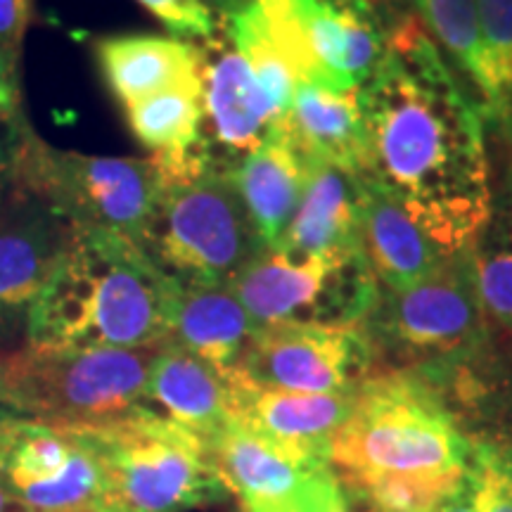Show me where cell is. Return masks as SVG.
<instances>
[{"mask_svg": "<svg viewBox=\"0 0 512 512\" xmlns=\"http://www.w3.org/2000/svg\"><path fill=\"white\" fill-rule=\"evenodd\" d=\"M361 100L368 178L399 197L446 256L470 252L491 219L482 114L418 10L384 29V55Z\"/></svg>", "mask_w": 512, "mask_h": 512, "instance_id": "1", "label": "cell"}, {"mask_svg": "<svg viewBox=\"0 0 512 512\" xmlns=\"http://www.w3.org/2000/svg\"><path fill=\"white\" fill-rule=\"evenodd\" d=\"M178 280L145 247L69 226L46 287L29 313L31 349H145L169 339Z\"/></svg>", "mask_w": 512, "mask_h": 512, "instance_id": "2", "label": "cell"}, {"mask_svg": "<svg viewBox=\"0 0 512 512\" xmlns=\"http://www.w3.org/2000/svg\"><path fill=\"white\" fill-rule=\"evenodd\" d=\"M472 444L434 392L415 377H366L347 420L332 434L330 467L351 494L382 482L456 491L470 472Z\"/></svg>", "mask_w": 512, "mask_h": 512, "instance_id": "3", "label": "cell"}, {"mask_svg": "<svg viewBox=\"0 0 512 512\" xmlns=\"http://www.w3.org/2000/svg\"><path fill=\"white\" fill-rule=\"evenodd\" d=\"M164 181L152 157L55 150L36 131L19 155L12 200H34L74 228L105 230L147 247Z\"/></svg>", "mask_w": 512, "mask_h": 512, "instance_id": "4", "label": "cell"}, {"mask_svg": "<svg viewBox=\"0 0 512 512\" xmlns=\"http://www.w3.org/2000/svg\"><path fill=\"white\" fill-rule=\"evenodd\" d=\"M79 430L105 472L100 512H183L226 494L207 441L150 408Z\"/></svg>", "mask_w": 512, "mask_h": 512, "instance_id": "5", "label": "cell"}, {"mask_svg": "<svg viewBox=\"0 0 512 512\" xmlns=\"http://www.w3.org/2000/svg\"><path fill=\"white\" fill-rule=\"evenodd\" d=\"M157 347L3 351L5 394L19 418L62 427L105 425L145 408Z\"/></svg>", "mask_w": 512, "mask_h": 512, "instance_id": "6", "label": "cell"}, {"mask_svg": "<svg viewBox=\"0 0 512 512\" xmlns=\"http://www.w3.org/2000/svg\"><path fill=\"white\" fill-rule=\"evenodd\" d=\"M145 249L176 280L228 285L266 247L228 171L214 162L200 174L164 183Z\"/></svg>", "mask_w": 512, "mask_h": 512, "instance_id": "7", "label": "cell"}, {"mask_svg": "<svg viewBox=\"0 0 512 512\" xmlns=\"http://www.w3.org/2000/svg\"><path fill=\"white\" fill-rule=\"evenodd\" d=\"M228 285L259 328L287 320L358 325L380 297L361 254L294 256L264 249Z\"/></svg>", "mask_w": 512, "mask_h": 512, "instance_id": "8", "label": "cell"}, {"mask_svg": "<svg viewBox=\"0 0 512 512\" xmlns=\"http://www.w3.org/2000/svg\"><path fill=\"white\" fill-rule=\"evenodd\" d=\"M0 489L36 512H100L105 472L79 427L0 422Z\"/></svg>", "mask_w": 512, "mask_h": 512, "instance_id": "9", "label": "cell"}, {"mask_svg": "<svg viewBox=\"0 0 512 512\" xmlns=\"http://www.w3.org/2000/svg\"><path fill=\"white\" fill-rule=\"evenodd\" d=\"M368 339L358 325H261L233 370L264 387L302 394L354 392L366 380Z\"/></svg>", "mask_w": 512, "mask_h": 512, "instance_id": "10", "label": "cell"}, {"mask_svg": "<svg viewBox=\"0 0 512 512\" xmlns=\"http://www.w3.org/2000/svg\"><path fill=\"white\" fill-rule=\"evenodd\" d=\"M470 252L441 261L418 283L387 290L384 304L377 297L373 313H380L384 335L420 356H453L475 347L482 337L484 309Z\"/></svg>", "mask_w": 512, "mask_h": 512, "instance_id": "11", "label": "cell"}, {"mask_svg": "<svg viewBox=\"0 0 512 512\" xmlns=\"http://www.w3.org/2000/svg\"><path fill=\"white\" fill-rule=\"evenodd\" d=\"M207 446L226 491L247 512H309L335 472L328 458L294 451L233 418Z\"/></svg>", "mask_w": 512, "mask_h": 512, "instance_id": "12", "label": "cell"}, {"mask_svg": "<svg viewBox=\"0 0 512 512\" xmlns=\"http://www.w3.org/2000/svg\"><path fill=\"white\" fill-rule=\"evenodd\" d=\"M200 50L204 121L209 126L204 143L216 164L228 169L271 136L280 114L228 36L216 31Z\"/></svg>", "mask_w": 512, "mask_h": 512, "instance_id": "13", "label": "cell"}, {"mask_svg": "<svg viewBox=\"0 0 512 512\" xmlns=\"http://www.w3.org/2000/svg\"><path fill=\"white\" fill-rule=\"evenodd\" d=\"M67 233L69 223L34 200L0 207V347L27 335L29 313L53 273Z\"/></svg>", "mask_w": 512, "mask_h": 512, "instance_id": "14", "label": "cell"}, {"mask_svg": "<svg viewBox=\"0 0 512 512\" xmlns=\"http://www.w3.org/2000/svg\"><path fill=\"white\" fill-rule=\"evenodd\" d=\"M230 418L261 437L294 451L328 458L332 434L339 430L354 406V392L302 394L264 387L230 370Z\"/></svg>", "mask_w": 512, "mask_h": 512, "instance_id": "15", "label": "cell"}, {"mask_svg": "<svg viewBox=\"0 0 512 512\" xmlns=\"http://www.w3.org/2000/svg\"><path fill=\"white\" fill-rule=\"evenodd\" d=\"M358 254L384 290H401L418 283L441 261L451 259L399 197L368 176L361 178Z\"/></svg>", "mask_w": 512, "mask_h": 512, "instance_id": "16", "label": "cell"}, {"mask_svg": "<svg viewBox=\"0 0 512 512\" xmlns=\"http://www.w3.org/2000/svg\"><path fill=\"white\" fill-rule=\"evenodd\" d=\"M280 128L304 162H325L354 176H368V126L361 88L299 83Z\"/></svg>", "mask_w": 512, "mask_h": 512, "instance_id": "17", "label": "cell"}, {"mask_svg": "<svg viewBox=\"0 0 512 512\" xmlns=\"http://www.w3.org/2000/svg\"><path fill=\"white\" fill-rule=\"evenodd\" d=\"M226 171L264 247H283L302 197L306 162L280 128V121L264 143Z\"/></svg>", "mask_w": 512, "mask_h": 512, "instance_id": "18", "label": "cell"}, {"mask_svg": "<svg viewBox=\"0 0 512 512\" xmlns=\"http://www.w3.org/2000/svg\"><path fill=\"white\" fill-rule=\"evenodd\" d=\"M361 178L339 166L306 162L302 197L287 228L283 247L294 256L358 254Z\"/></svg>", "mask_w": 512, "mask_h": 512, "instance_id": "19", "label": "cell"}, {"mask_svg": "<svg viewBox=\"0 0 512 512\" xmlns=\"http://www.w3.org/2000/svg\"><path fill=\"white\" fill-rule=\"evenodd\" d=\"M176 422L192 434L214 439L230 422V392L226 375L174 342H162L147 377L145 408Z\"/></svg>", "mask_w": 512, "mask_h": 512, "instance_id": "20", "label": "cell"}, {"mask_svg": "<svg viewBox=\"0 0 512 512\" xmlns=\"http://www.w3.org/2000/svg\"><path fill=\"white\" fill-rule=\"evenodd\" d=\"M93 53L121 107L166 88L202 81L200 46L176 36H102L93 43Z\"/></svg>", "mask_w": 512, "mask_h": 512, "instance_id": "21", "label": "cell"}, {"mask_svg": "<svg viewBox=\"0 0 512 512\" xmlns=\"http://www.w3.org/2000/svg\"><path fill=\"white\" fill-rule=\"evenodd\" d=\"M256 330L259 325L230 285L178 280L166 342L178 344L226 375L238 366Z\"/></svg>", "mask_w": 512, "mask_h": 512, "instance_id": "22", "label": "cell"}, {"mask_svg": "<svg viewBox=\"0 0 512 512\" xmlns=\"http://www.w3.org/2000/svg\"><path fill=\"white\" fill-rule=\"evenodd\" d=\"M323 86L361 88L384 55L382 29L347 0H294Z\"/></svg>", "mask_w": 512, "mask_h": 512, "instance_id": "23", "label": "cell"}, {"mask_svg": "<svg viewBox=\"0 0 512 512\" xmlns=\"http://www.w3.org/2000/svg\"><path fill=\"white\" fill-rule=\"evenodd\" d=\"M124 117L133 138L155 157H188L204 145L202 81L128 102Z\"/></svg>", "mask_w": 512, "mask_h": 512, "instance_id": "24", "label": "cell"}, {"mask_svg": "<svg viewBox=\"0 0 512 512\" xmlns=\"http://www.w3.org/2000/svg\"><path fill=\"white\" fill-rule=\"evenodd\" d=\"M427 31L446 50V57L463 69L484 98V60L479 46L477 0H418Z\"/></svg>", "mask_w": 512, "mask_h": 512, "instance_id": "25", "label": "cell"}, {"mask_svg": "<svg viewBox=\"0 0 512 512\" xmlns=\"http://www.w3.org/2000/svg\"><path fill=\"white\" fill-rule=\"evenodd\" d=\"M484 100L494 110L512 98V0H477Z\"/></svg>", "mask_w": 512, "mask_h": 512, "instance_id": "26", "label": "cell"}, {"mask_svg": "<svg viewBox=\"0 0 512 512\" xmlns=\"http://www.w3.org/2000/svg\"><path fill=\"white\" fill-rule=\"evenodd\" d=\"M470 261L482 309L512 328V238L484 249L475 245Z\"/></svg>", "mask_w": 512, "mask_h": 512, "instance_id": "27", "label": "cell"}, {"mask_svg": "<svg viewBox=\"0 0 512 512\" xmlns=\"http://www.w3.org/2000/svg\"><path fill=\"white\" fill-rule=\"evenodd\" d=\"M470 486L475 512H512V456L472 444Z\"/></svg>", "mask_w": 512, "mask_h": 512, "instance_id": "28", "label": "cell"}, {"mask_svg": "<svg viewBox=\"0 0 512 512\" xmlns=\"http://www.w3.org/2000/svg\"><path fill=\"white\" fill-rule=\"evenodd\" d=\"M29 22L31 0H0V93L19 102V62Z\"/></svg>", "mask_w": 512, "mask_h": 512, "instance_id": "29", "label": "cell"}, {"mask_svg": "<svg viewBox=\"0 0 512 512\" xmlns=\"http://www.w3.org/2000/svg\"><path fill=\"white\" fill-rule=\"evenodd\" d=\"M31 131L22 102L0 93V207L12 200L17 162Z\"/></svg>", "mask_w": 512, "mask_h": 512, "instance_id": "30", "label": "cell"}, {"mask_svg": "<svg viewBox=\"0 0 512 512\" xmlns=\"http://www.w3.org/2000/svg\"><path fill=\"white\" fill-rule=\"evenodd\" d=\"M143 8L164 24L171 36L183 38H202L207 41L219 31L216 15L200 0H138Z\"/></svg>", "mask_w": 512, "mask_h": 512, "instance_id": "31", "label": "cell"}, {"mask_svg": "<svg viewBox=\"0 0 512 512\" xmlns=\"http://www.w3.org/2000/svg\"><path fill=\"white\" fill-rule=\"evenodd\" d=\"M347 3L373 19L377 27L382 29V34L389 24H394L406 12L418 10V0H347Z\"/></svg>", "mask_w": 512, "mask_h": 512, "instance_id": "32", "label": "cell"}, {"mask_svg": "<svg viewBox=\"0 0 512 512\" xmlns=\"http://www.w3.org/2000/svg\"><path fill=\"white\" fill-rule=\"evenodd\" d=\"M363 508H366V505H363ZM309 512H370V510L368 508L356 510L349 498V491L344 489V484L339 482L335 472H332V477L323 484V489L318 491L316 501H313Z\"/></svg>", "mask_w": 512, "mask_h": 512, "instance_id": "33", "label": "cell"}, {"mask_svg": "<svg viewBox=\"0 0 512 512\" xmlns=\"http://www.w3.org/2000/svg\"><path fill=\"white\" fill-rule=\"evenodd\" d=\"M200 3L207 5L214 15H219L221 19H228V17L238 15L240 10H245L252 0H200Z\"/></svg>", "mask_w": 512, "mask_h": 512, "instance_id": "34", "label": "cell"}, {"mask_svg": "<svg viewBox=\"0 0 512 512\" xmlns=\"http://www.w3.org/2000/svg\"><path fill=\"white\" fill-rule=\"evenodd\" d=\"M19 418L12 403L8 401V394H5V382H3V351H0V422Z\"/></svg>", "mask_w": 512, "mask_h": 512, "instance_id": "35", "label": "cell"}, {"mask_svg": "<svg viewBox=\"0 0 512 512\" xmlns=\"http://www.w3.org/2000/svg\"><path fill=\"white\" fill-rule=\"evenodd\" d=\"M0 512H36V510L27 508V505L15 501V498H10L3 489H0Z\"/></svg>", "mask_w": 512, "mask_h": 512, "instance_id": "36", "label": "cell"}]
</instances>
